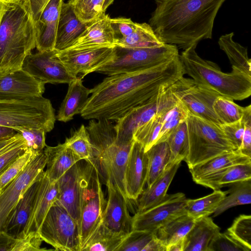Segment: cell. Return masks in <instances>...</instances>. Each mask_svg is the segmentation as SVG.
Here are the masks:
<instances>
[{
    "label": "cell",
    "instance_id": "6da1fadb",
    "mask_svg": "<svg viewBox=\"0 0 251 251\" xmlns=\"http://www.w3.org/2000/svg\"><path fill=\"white\" fill-rule=\"evenodd\" d=\"M184 75L178 55L150 69L108 75L91 89V94L79 114L86 120L116 121Z\"/></svg>",
    "mask_w": 251,
    "mask_h": 251
},
{
    "label": "cell",
    "instance_id": "7a4b0ae2",
    "mask_svg": "<svg viewBox=\"0 0 251 251\" xmlns=\"http://www.w3.org/2000/svg\"><path fill=\"white\" fill-rule=\"evenodd\" d=\"M226 0H154L149 24L164 44L183 50L212 38L214 21Z\"/></svg>",
    "mask_w": 251,
    "mask_h": 251
},
{
    "label": "cell",
    "instance_id": "3957f363",
    "mask_svg": "<svg viewBox=\"0 0 251 251\" xmlns=\"http://www.w3.org/2000/svg\"><path fill=\"white\" fill-rule=\"evenodd\" d=\"M0 76L22 69L36 48L35 23L20 0H0Z\"/></svg>",
    "mask_w": 251,
    "mask_h": 251
},
{
    "label": "cell",
    "instance_id": "277c9868",
    "mask_svg": "<svg viewBox=\"0 0 251 251\" xmlns=\"http://www.w3.org/2000/svg\"><path fill=\"white\" fill-rule=\"evenodd\" d=\"M93 149V162L105 182L109 181L129 202L126 194L125 172L133 143L117 141L115 125L104 119L90 120L86 126Z\"/></svg>",
    "mask_w": 251,
    "mask_h": 251
},
{
    "label": "cell",
    "instance_id": "5b68a950",
    "mask_svg": "<svg viewBox=\"0 0 251 251\" xmlns=\"http://www.w3.org/2000/svg\"><path fill=\"white\" fill-rule=\"evenodd\" d=\"M194 45L179 55L184 74L219 95L233 100H243L251 95V76L232 69L225 73L215 63L201 58Z\"/></svg>",
    "mask_w": 251,
    "mask_h": 251
},
{
    "label": "cell",
    "instance_id": "8992f818",
    "mask_svg": "<svg viewBox=\"0 0 251 251\" xmlns=\"http://www.w3.org/2000/svg\"><path fill=\"white\" fill-rule=\"evenodd\" d=\"M56 120L54 109L43 96L30 98H0V126L16 131L20 129L42 128L51 131Z\"/></svg>",
    "mask_w": 251,
    "mask_h": 251
},
{
    "label": "cell",
    "instance_id": "52a82bcc",
    "mask_svg": "<svg viewBox=\"0 0 251 251\" xmlns=\"http://www.w3.org/2000/svg\"><path fill=\"white\" fill-rule=\"evenodd\" d=\"M186 122L188 152L184 161L189 168L218 155L236 150L220 125L189 113Z\"/></svg>",
    "mask_w": 251,
    "mask_h": 251
},
{
    "label": "cell",
    "instance_id": "ba28073f",
    "mask_svg": "<svg viewBox=\"0 0 251 251\" xmlns=\"http://www.w3.org/2000/svg\"><path fill=\"white\" fill-rule=\"evenodd\" d=\"M178 55L177 47L168 44L134 49L115 46L112 59L95 72L110 75L144 70L167 62Z\"/></svg>",
    "mask_w": 251,
    "mask_h": 251
},
{
    "label": "cell",
    "instance_id": "9c48e42d",
    "mask_svg": "<svg viewBox=\"0 0 251 251\" xmlns=\"http://www.w3.org/2000/svg\"><path fill=\"white\" fill-rule=\"evenodd\" d=\"M106 202L97 167L88 160L81 196L80 251L101 224Z\"/></svg>",
    "mask_w": 251,
    "mask_h": 251
},
{
    "label": "cell",
    "instance_id": "30bf717a",
    "mask_svg": "<svg viewBox=\"0 0 251 251\" xmlns=\"http://www.w3.org/2000/svg\"><path fill=\"white\" fill-rule=\"evenodd\" d=\"M38 233L43 241L55 251H80L79 226L68 211L56 202L48 212Z\"/></svg>",
    "mask_w": 251,
    "mask_h": 251
},
{
    "label": "cell",
    "instance_id": "8fae6325",
    "mask_svg": "<svg viewBox=\"0 0 251 251\" xmlns=\"http://www.w3.org/2000/svg\"><path fill=\"white\" fill-rule=\"evenodd\" d=\"M169 88L189 113L221 125L213 108L215 100L220 96L216 92L183 76L172 84Z\"/></svg>",
    "mask_w": 251,
    "mask_h": 251
},
{
    "label": "cell",
    "instance_id": "7c38bea8",
    "mask_svg": "<svg viewBox=\"0 0 251 251\" xmlns=\"http://www.w3.org/2000/svg\"><path fill=\"white\" fill-rule=\"evenodd\" d=\"M188 199L182 193L167 194L158 204L132 218V230L155 231L174 219L187 214Z\"/></svg>",
    "mask_w": 251,
    "mask_h": 251
},
{
    "label": "cell",
    "instance_id": "4fadbf2b",
    "mask_svg": "<svg viewBox=\"0 0 251 251\" xmlns=\"http://www.w3.org/2000/svg\"><path fill=\"white\" fill-rule=\"evenodd\" d=\"M46 163L44 152L37 155L0 193V232L3 231L7 218L25 191L44 171Z\"/></svg>",
    "mask_w": 251,
    "mask_h": 251
},
{
    "label": "cell",
    "instance_id": "5bb4252c",
    "mask_svg": "<svg viewBox=\"0 0 251 251\" xmlns=\"http://www.w3.org/2000/svg\"><path fill=\"white\" fill-rule=\"evenodd\" d=\"M57 50L31 52L25 59L22 69L45 84H69L77 77L72 75L57 56Z\"/></svg>",
    "mask_w": 251,
    "mask_h": 251
},
{
    "label": "cell",
    "instance_id": "9a60e30c",
    "mask_svg": "<svg viewBox=\"0 0 251 251\" xmlns=\"http://www.w3.org/2000/svg\"><path fill=\"white\" fill-rule=\"evenodd\" d=\"M88 163V160H79L57 180L58 195L55 202L68 211L76 221L79 227L81 196Z\"/></svg>",
    "mask_w": 251,
    "mask_h": 251
},
{
    "label": "cell",
    "instance_id": "2e32d148",
    "mask_svg": "<svg viewBox=\"0 0 251 251\" xmlns=\"http://www.w3.org/2000/svg\"><path fill=\"white\" fill-rule=\"evenodd\" d=\"M115 54L114 47L57 51V56L68 71L81 79L95 72L100 67L110 61Z\"/></svg>",
    "mask_w": 251,
    "mask_h": 251
},
{
    "label": "cell",
    "instance_id": "e0dca14e",
    "mask_svg": "<svg viewBox=\"0 0 251 251\" xmlns=\"http://www.w3.org/2000/svg\"><path fill=\"white\" fill-rule=\"evenodd\" d=\"M108 199L103 212L101 224L116 232L128 234L132 230V218L128 209L129 202L111 182H105Z\"/></svg>",
    "mask_w": 251,
    "mask_h": 251
},
{
    "label": "cell",
    "instance_id": "ac0fdd59",
    "mask_svg": "<svg viewBox=\"0 0 251 251\" xmlns=\"http://www.w3.org/2000/svg\"><path fill=\"white\" fill-rule=\"evenodd\" d=\"M58 195L57 181H51L44 171L39 179L28 220L22 235L20 237L30 233H39L42 222L51 206L57 201Z\"/></svg>",
    "mask_w": 251,
    "mask_h": 251
},
{
    "label": "cell",
    "instance_id": "d6986e66",
    "mask_svg": "<svg viewBox=\"0 0 251 251\" xmlns=\"http://www.w3.org/2000/svg\"><path fill=\"white\" fill-rule=\"evenodd\" d=\"M45 84L22 69L0 76V98L23 99L42 96Z\"/></svg>",
    "mask_w": 251,
    "mask_h": 251
},
{
    "label": "cell",
    "instance_id": "ffe728a7",
    "mask_svg": "<svg viewBox=\"0 0 251 251\" xmlns=\"http://www.w3.org/2000/svg\"><path fill=\"white\" fill-rule=\"evenodd\" d=\"M148 172V158L143 146L134 141L125 172L126 194L129 201H136L144 190Z\"/></svg>",
    "mask_w": 251,
    "mask_h": 251
},
{
    "label": "cell",
    "instance_id": "44dd1931",
    "mask_svg": "<svg viewBox=\"0 0 251 251\" xmlns=\"http://www.w3.org/2000/svg\"><path fill=\"white\" fill-rule=\"evenodd\" d=\"M111 18L103 13L88 23L81 34L66 50H83L115 47Z\"/></svg>",
    "mask_w": 251,
    "mask_h": 251
},
{
    "label": "cell",
    "instance_id": "7402d4cb",
    "mask_svg": "<svg viewBox=\"0 0 251 251\" xmlns=\"http://www.w3.org/2000/svg\"><path fill=\"white\" fill-rule=\"evenodd\" d=\"M157 94L145 102L130 109L116 121L115 128L118 143L129 144L134 142L133 136L136 131L156 113Z\"/></svg>",
    "mask_w": 251,
    "mask_h": 251
},
{
    "label": "cell",
    "instance_id": "603a6c76",
    "mask_svg": "<svg viewBox=\"0 0 251 251\" xmlns=\"http://www.w3.org/2000/svg\"><path fill=\"white\" fill-rule=\"evenodd\" d=\"M63 0H50L35 23L38 51L54 49L60 12Z\"/></svg>",
    "mask_w": 251,
    "mask_h": 251
},
{
    "label": "cell",
    "instance_id": "cb8c5ba5",
    "mask_svg": "<svg viewBox=\"0 0 251 251\" xmlns=\"http://www.w3.org/2000/svg\"><path fill=\"white\" fill-rule=\"evenodd\" d=\"M88 23L79 19L70 3L63 2L60 12L54 49L61 51L69 48L86 29Z\"/></svg>",
    "mask_w": 251,
    "mask_h": 251
},
{
    "label": "cell",
    "instance_id": "d4e9b609",
    "mask_svg": "<svg viewBox=\"0 0 251 251\" xmlns=\"http://www.w3.org/2000/svg\"><path fill=\"white\" fill-rule=\"evenodd\" d=\"M40 176L25 191L6 220L3 231L15 238L22 235L25 227Z\"/></svg>",
    "mask_w": 251,
    "mask_h": 251
},
{
    "label": "cell",
    "instance_id": "484cf974",
    "mask_svg": "<svg viewBox=\"0 0 251 251\" xmlns=\"http://www.w3.org/2000/svg\"><path fill=\"white\" fill-rule=\"evenodd\" d=\"M181 162L167 166L163 173L152 183L144 189L137 199V211L140 213L160 202L166 196L169 187Z\"/></svg>",
    "mask_w": 251,
    "mask_h": 251
},
{
    "label": "cell",
    "instance_id": "4316f807",
    "mask_svg": "<svg viewBox=\"0 0 251 251\" xmlns=\"http://www.w3.org/2000/svg\"><path fill=\"white\" fill-rule=\"evenodd\" d=\"M220 232V228L209 216L195 220L184 239L183 251H209L213 238Z\"/></svg>",
    "mask_w": 251,
    "mask_h": 251
},
{
    "label": "cell",
    "instance_id": "83f0119b",
    "mask_svg": "<svg viewBox=\"0 0 251 251\" xmlns=\"http://www.w3.org/2000/svg\"><path fill=\"white\" fill-rule=\"evenodd\" d=\"M43 152L47 159L45 172L52 181H57L74 164L80 160L65 143L54 147L46 145Z\"/></svg>",
    "mask_w": 251,
    "mask_h": 251
},
{
    "label": "cell",
    "instance_id": "f1b7e54d",
    "mask_svg": "<svg viewBox=\"0 0 251 251\" xmlns=\"http://www.w3.org/2000/svg\"><path fill=\"white\" fill-rule=\"evenodd\" d=\"M68 85L67 94L56 117L58 121L62 122H69L75 115L79 114L91 94V89L83 85L80 77H77Z\"/></svg>",
    "mask_w": 251,
    "mask_h": 251
},
{
    "label": "cell",
    "instance_id": "f546056e",
    "mask_svg": "<svg viewBox=\"0 0 251 251\" xmlns=\"http://www.w3.org/2000/svg\"><path fill=\"white\" fill-rule=\"evenodd\" d=\"M251 179V163L239 164L212 173L195 181L213 190L239 181Z\"/></svg>",
    "mask_w": 251,
    "mask_h": 251
},
{
    "label": "cell",
    "instance_id": "4dcf8cb0",
    "mask_svg": "<svg viewBox=\"0 0 251 251\" xmlns=\"http://www.w3.org/2000/svg\"><path fill=\"white\" fill-rule=\"evenodd\" d=\"M251 163V157L234 150L213 157L201 163L189 168L193 180L220 171L230 166Z\"/></svg>",
    "mask_w": 251,
    "mask_h": 251
},
{
    "label": "cell",
    "instance_id": "1f68e13d",
    "mask_svg": "<svg viewBox=\"0 0 251 251\" xmlns=\"http://www.w3.org/2000/svg\"><path fill=\"white\" fill-rule=\"evenodd\" d=\"M234 33L222 35L218 40L220 48L227 55L232 69L251 76V60L248 57V50L234 41Z\"/></svg>",
    "mask_w": 251,
    "mask_h": 251
},
{
    "label": "cell",
    "instance_id": "d6a6232c",
    "mask_svg": "<svg viewBox=\"0 0 251 251\" xmlns=\"http://www.w3.org/2000/svg\"><path fill=\"white\" fill-rule=\"evenodd\" d=\"M195 219L187 214L181 215L154 232L155 237L166 247L183 239L192 227Z\"/></svg>",
    "mask_w": 251,
    "mask_h": 251
},
{
    "label": "cell",
    "instance_id": "836d02e7",
    "mask_svg": "<svg viewBox=\"0 0 251 251\" xmlns=\"http://www.w3.org/2000/svg\"><path fill=\"white\" fill-rule=\"evenodd\" d=\"M149 24L137 23L135 30L129 35L115 41V46L124 48H141L163 45Z\"/></svg>",
    "mask_w": 251,
    "mask_h": 251
},
{
    "label": "cell",
    "instance_id": "e575fe53",
    "mask_svg": "<svg viewBox=\"0 0 251 251\" xmlns=\"http://www.w3.org/2000/svg\"><path fill=\"white\" fill-rule=\"evenodd\" d=\"M226 195L213 213L216 217L230 208L251 203V179L237 182L230 185Z\"/></svg>",
    "mask_w": 251,
    "mask_h": 251
},
{
    "label": "cell",
    "instance_id": "d590c367",
    "mask_svg": "<svg viewBox=\"0 0 251 251\" xmlns=\"http://www.w3.org/2000/svg\"><path fill=\"white\" fill-rule=\"evenodd\" d=\"M148 158L147 187L163 173L170 159V151L166 141L156 143L147 151Z\"/></svg>",
    "mask_w": 251,
    "mask_h": 251
},
{
    "label": "cell",
    "instance_id": "8d00e7d4",
    "mask_svg": "<svg viewBox=\"0 0 251 251\" xmlns=\"http://www.w3.org/2000/svg\"><path fill=\"white\" fill-rule=\"evenodd\" d=\"M127 235L114 232L101 224L82 251H116Z\"/></svg>",
    "mask_w": 251,
    "mask_h": 251
},
{
    "label": "cell",
    "instance_id": "74e56055",
    "mask_svg": "<svg viewBox=\"0 0 251 251\" xmlns=\"http://www.w3.org/2000/svg\"><path fill=\"white\" fill-rule=\"evenodd\" d=\"M226 195V191L220 189L202 198L188 199L186 213L195 220L208 216L213 214Z\"/></svg>",
    "mask_w": 251,
    "mask_h": 251
},
{
    "label": "cell",
    "instance_id": "f35d334b",
    "mask_svg": "<svg viewBox=\"0 0 251 251\" xmlns=\"http://www.w3.org/2000/svg\"><path fill=\"white\" fill-rule=\"evenodd\" d=\"M165 141L168 144L170 151V159L168 166L184 161L188 152L186 120L180 123Z\"/></svg>",
    "mask_w": 251,
    "mask_h": 251
},
{
    "label": "cell",
    "instance_id": "ab89813d",
    "mask_svg": "<svg viewBox=\"0 0 251 251\" xmlns=\"http://www.w3.org/2000/svg\"><path fill=\"white\" fill-rule=\"evenodd\" d=\"M188 114L187 109L177 100L174 105L156 113L155 114L160 118L162 122L157 143L165 141L173 130L186 120Z\"/></svg>",
    "mask_w": 251,
    "mask_h": 251
},
{
    "label": "cell",
    "instance_id": "60d3db41",
    "mask_svg": "<svg viewBox=\"0 0 251 251\" xmlns=\"http://www.w3.org/2000/svg\"><path fill=\"white\" fill-rule=\"evenodd\" d=\"M213 108L222 125L240 120L242 118L244 107L237 104L231 99L219 96L213 102Z\"/></svg>",
    "mask_w": 251,
    "mask_h": 251
},
{
    "label": "cell",
    "instance_id": "b9f144b4",
    "mask_svg": "<svg viewBox=\"0 0 251 251\" xmlns=\"http://www.w3.org/2000/svg\"><path fill=\"white\" fill-rule=\"evenodd\" d=\"M65 144L80 159H93V149L86 126L82 125L69 138Z\"/></svg>",
    "mask_w": 251,
    "mask_h": 251
},
{
    "label": "cell",
    "instance_id": "7bdbcfd3",
    "mask_svg": "<svg viewBox=\"0 0 251 251\" xmlns=\"http://www.w3.org/2000/svg\"><path fill=\"white\" fill-rule=\"evenodd\" d=\"M161 126L160 118L155 114L136 131L133 139L140 143L147 151L157 143Z\"/></svg>",
    "mask_w": 251,
    "mask_h": 251
},
{
    "label": "cell",
    "instance_id": "ee69618b",
    "mask_svg": "<svg viewBox=\"0 0 251 251\" xmlns=\"http://www.w3.org/2000/svg\"><path fill=\"white\" fill-rule=\"evenodd\" d=\"M27 149L25 140L21 134L17 132L10 141L0 150V175Z\"/></svg>",
    "mask_w": 251,
    "mask_h": 251
},
{
    "label": "cell",
    "instance_id": "f6af8a7d",
    "mask_svg": "<svg viewBox=\"0 0 251 251\" xmlns=\"http://www.w3.org/2000/svg\"><path fill=\"white\" fill-rule=\"evenodd\" d=\"M38 154L27 149L7 167L0 175V193L18 177L31 160Z\"/></svg>",
    "mask_w": 251,
    "mask_h": 251
},
{
    "label": "cell",
    "instance_id": "bcb514c9",
    "mask_svg": "<svg viewBox=\"0 0 251 251\" xmlns=\"http://www.w3.org/2000/svg\"><path fill=\"white\" fill-rule=\"evenodd\" d=\"M104 0H74L70 3L79 18L83 23H89L101 14Z\"/></svg>",
    "mask_w": 251,
    "mask_h": 251
},
{
    "label": "cell",
    "instance_id": "7dc6e473",
    "mask_svg": "<svg viewBox=\"0 0 251 251\" xmlns=\"http://www.w3.org/2000/svg\"><path fill=\"white\" fill-rule=\"evenodd\" d=\"M154 232L133 230L128 234L116 251H143L154 237Z\"/></svg>",
    "mask_w": 251,
    "mask_h": 251
},
{
    "label": "cell",
    "instance_id": "c3c4849f",
    "mask_svg": "<svg viewBox=\"0 0 251 251\" xmlns=\"http://www.w3.org/2000/svg\"><path fill=\"white\" fill-rule=\"evenodd\" d=\"M227 231L236 240L251 249V216L242 214L236 218Z\"/></svg>",
    "mask_w": 251,
    "mask_h": 251
},
{
    "label": "cell",
    "instance_id": "681fc988",
    "mask_svg": "<svg viewBox=\"0 0 251 251\" xmlns=\"http://www.w3.org/2000/svg\"><path fill=\"white\" fill-rule=\"evenodd\" d=\"M227 231L219 233L212 240L209 246V251H251Z\"/></svg>",
    "mask_w": 251,
    "mask_h": 251
},
{
    "label": "cell",
    "instance_id": "f907efd6",
    "mask_svg": "<svg viewBox=\"0 0 251 251\" xmlns=\"http://www.w3.org/2000/svg\"><path fill=\"white\" fill-rule=\"evenodd\" d=\"M19 132L26 141L27 149L37 154L43 152L46 144V132L42 128L20 129Z\"/></svg>",
    "mask_w": 251,
    "mask_h": 251
},
{
    "label": "cell",
    "instance_id": "816d5d0a",
    "mask_svg": "<svg viewBox=\"0 0 251 251\" xmlns=\"http://www.w3.org/2000/svg\"><path fill=\"white\" fill-rule=\"evenodd\" d=\"M43 240L39 233H30L15 238L11 251H40L48 250L41 248Z\"/></svg>",
    "mask_w": 251,
    "mask_h": 251
},
{
    "label": "cell",
    "instance_id": "f5cc1de1",
    "mask_svg": "<svg viewBox=\"0 0 251 251\" xmlns=\"http://www.w3.org/2000/svg\"><path fill=\"white\" fill-rule=\"evenodd\" d=\"M220 126L235 149L239 150L242 145L244 131V122L242 119L232 123L220 125Z\"/></svg>",
    "mask_w": 251,
    "mask_h": 251
},
{
    "label": "cell",
    "instance_id": "db71d44e",
    "mask_svg": "<svg viewBox=\"0 0 251 251\" xmlns=\"http://www.w3.org/2000/svg\"><path fill=\"white\" fill-rule=\"evenodd\" d=\"M110 23L115 41L129 35L135 30L137 25V23L125 17L111 18Z\"/></svg>",
    "mask_w": 251,
    "mask_h": 251
},
{
    "label": "cell",
    "instance_id": "11a10c76",
    "mask_svg": "<svg viewBox=\"0 0 251 251\" xmlns=\"http://www.w3.org/2000/svg\"><path fill=\"white\" fill-rule=\"evenodd\" d=\"M242 120L244 122V131L242 145L239 150L245 155L251 157V105L245 107Z\"/></svg>",
    "mask_w": 251,
    "mask_h": 251
},
{
    "label": "cell",
    "instance_id": "9f6ffc18",
    "mask_svg": "<svg viewBox=\"0 0 251 251\" xmlns=\"http://www.w3.org/2000/svg\"><path fill=\"white\" fill-rule=\"evenodd\" d=\"M50 1V0H25L21 1L29 10L35 23Z\"/></svg>",
    "mask_w": 251,
    "mask_h": 251
},
{
    "label": "cell",
    "instance_id": "6f0895ef",
    "mask_svg": "<svg viewBox=\"0 0 251 251\" xmlns=\"http://www.w3.org/2000/svg\"><path fill=\"white\" fill-rule=\"evenodd\" d=\"M14 239L4 231L0 232V251H11Z\"/></svg>",
    "mask_w": 251,
    "mask_h": 251
},
{
    "label": "cell",
    "instance_id": "680465c9",
    "mask_svg": "<svg viewBox=\"0 0 251 251\" xmlns=\"http://www.w3.org/2000/svg\"><path fill=\"white\" fill-rule=\"evenodd\" d=\"M143 251H166V247L155 237L145 248Z\"/></svg>",
    "mask_w": 251,
    "mask_h": 251
},
{
    "label": "cell",
    "instance_id": "91938a15",
    "mask_svg": "<svg viewBox=\"0 0 251 251\" xmlns=\"http://www.w3.org/2000/svg\"><path fill=\"white\" fill-rule=\"evenodd\" d=\"M16 133L13 128L0 126V139L11 138Z\"/></svg>",
    "mask_w": 251,
    "mask_h": 251
},
{
    "label": "cell",
    "instance_id": "94428289",
    "mask_svg": "<svg viewBox=\"0 0 251 251\" xmlns=\"http://www.w3.org/2000/svg\"><path fill=\"white\" fill-rule=\"evenodd\" d=\"M184 239L169 246L166 248V251H183Z\"/></svg>",
    "mask_w": 251,
    "mask_h": 251
},
{
    "label": "cell",
    "instance_id": "6125c7cd",
    "mask_svg": "<svg viewBox=\"0 0 251 251\" xmlns=\"http://www.w3.org/2000/svg\"><path fill=\"white\" fill-rule=\"evenodd\" d=\"M114 1V0H104L102 7L103 13L105 12L107 8L113 3Z\"/></svg>",
    "mask_w": 251,
    "mask_h": 251
},
{
    "label": "cell",
    "instance_id": "be15d7a7",
    "mask_svg": "<svg viewBox=\"0 0 251 251\" xmlns=\"http://www.w3.org/2000/svg\"><path fill=\"white\" fill-rule=\"evenodd\" d=\"M12 137L0 139V150L10 141Z\"/></svg>",
    "mask_w": 251,
    "mask_h": 251
},
{
    "label": "cell",
    "instance_id": "e7e4bbea",
    "mask_svg": "<svg viewBox=\"0 0 251 251\" xmlns=\"http://www.w3.org/2000/svg\"><path fill=\"white\" fill-rule=\"evenodd\" d=\"M73 0H69V1H68V2H72Z\"/></svg>",
    "mask_w": 251,
    "mask_h": 251
},
{
    "label": "cell",
    "instance_id": "03108f58",
    "mask_svg": "<svg viewBox=\"0 0 251 251\" xmlns=\"http://www.w3.org/2000/svg\"><path fill=\"white\" fill-rule=\"evenodd\" d=\"M21 0V1H24V0Z\"/></svg>",
    "mask_w": 251,
    "mask_h": 251
},
{
    "label": "cell",
    "instance_id": "003e7915",
    "mask_svg": "<svg viewBox=\"0 0 251 251\" xmlns=\"http://www.w3.org/2000/svg\"></svg>",
    "mask_w": 251,
    "mask_h": 251
}]
</instances>
